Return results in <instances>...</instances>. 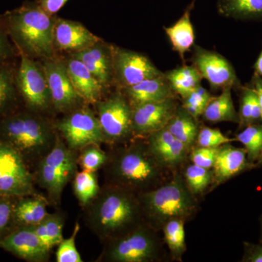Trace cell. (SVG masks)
<instances>
[{"label": "cell", "instance_id": "cell-7", "mask_svg": "<svg viewBox=\"0 0 262 262\" xmlns=\"http://www.w3.org/2000/svg\"><path fill=\"white\" fill-rule=\"evenodd\" d=\"M154 230L151 226L141 224L125 235L110 241L103 251V261H154L159 253V243Z\"/></svg>", "mask_w": 262, "mask_h": 262}, {"label": "cell", "instance_id": "cell-2", "mask_svg": "<svg viewBox=\"0 0 262 262\" xmlns=\"http://www.w3.org/2000/svg\"><path fill=\"white\" fill-rule=\"evenodd\" d=\"M107 155L104 166L108 184L138 195L163 184L166 168L155 158L147 142H133Z\"/></svg>", "mask_w": 262, "mask_h": 262}, {"label": "cell", "instance_id": "cell-43", "mask_svg": "<svg viewBox=\"0 0 262 262\" xmlns=\"http://www.w3.org/2000/svg\"><path fill=\"white\" fill-rule=\"evenodd\" d=\"M242 261L262 262V244H244V255Z\"/></svg>", "mask_w": 262, "mask_h": 262}, {"label": "cell", "instance_id": "cell-12", "mask_svg": "<svg viewBox=\"0 0 262 262\" xmlns=\"http://www.w3.org/2000/svg\"><path fill=\"white\" fill-rule=\"evenodd\" d=\"M113 53L114 83L120 90L164 75L142 53L115 46H113Z\"/></svg>", "mask_w": 262, "mask_h": 262}, {"label": "cell", "instance_id": "cell-33", "mask_svg": "<svg viewBox=\"0 0 262 262\" xmlns=\"http://www.w3.org/2000/svg\"><path fill=\"white\" fill-rule=\"evenodd\" d=\"M236 135L238 141L246 149L248 159L251 163L256 161L261 163L262 160V125L253 124L248 125Z\"/></svg>", "mask_w": 262, "mask_h": 262}, {"label": "cell", "instance_id": "cell-24", "mask_svg": "<svg viewBox=\"0 0 262 262\" xmlns=\"http://www.w3.org/2000/svg\"><path fill=\"white\" fill-rule=\"evenodd\" d=\"M165 127L190 149L196 143L201 129L198 119L191 115L182 106H178Z\"/></svg>", "mask_w": 262, "mask_h": 262}, {"label": "cell", "instance_id": "cell-5", "mask_svg": "<svg viewBox=\"0 0 262 262\" xmlns=\"http://www.w3.org/2000/svg\"><path fill=\"white\" fill-rule=\"evenodd\" d=\"M184 178L174 176L154 189L138 194L144 218L153 229L174 219L185 220L194 213L196 201Z\"/></svg>", "mask_w": 262, "mask_h": 262}, {"label": "cell", "instance_id": "cell-37", "mask_svg": "<svg viewBox=\"0 0 262 262\" xmlns=\"http://www.w3.org/2000/svg\"><path fill=\"white\" fill-rule=\"evenodd\" d=\"M78 164L82 170L96 172L104 166L107 161L108 155L99 147L98 144H90L80 150Z\"/></svg>", "mask_w": 262, "mask_h": 262}, {"label": "cell", "instance_id": "cell-15", "mask_svg": "<svg viewBox=\"0 0 262 262\" xmlns=\"http://www.w3.org/2000/svg\"><path fill=\"white\" fill-rule=\"evenodd\" d=\"M175 97L160 101L142 103L133 107L134 137H148L166 126L178 107Z\"/></svg>", "mask_w": 262, "mask_h": 262}, {"label": "cell", "instance_id": "cell-35", "mask_svg": "<svg viewBox=\"0 0 262 262\" xmlns=\"http://www.w3.org/2000/svg\"><path fill=\"white\" fill-rule=\"evenodd\" d=\"M184 179L192 194H199L213 182V170L192 164L186 168Z\"/></svg>", "mask_w": 262, "mask_h": 262}, {"label": "cell", "instance_id": "cell-32", "mask_svg": "<svg viewBox=\"0 0 262 262\" xmlns=\"http://www.w3.org/2000/svg\"><path fill=\"white\" fill-rule=\"evenodd\" d=\"M184 221L174 219L167 222L163 227L165 243L176 259H181L187 250Z\"/></svg>", "mask_w": 262, "mask_h": 262}, {"label": "cell", "instance_id": "cell-6", "mask_svg": "<svg viewBox=\"0 0 262 262\" xmlns=\"http://www.w3.org/2000/svg\"><path fill=\"white\" fill-rule=\"evenodd\" d=\"M78 156L58 134L53 149L38 164L37 181L50 201L58 204L63 189L77 173Z\"/></svg>", "mask_w": 262, "mask_h": 262}, {"label": "cell", "instance_id": "cell-25", "mask_svg": "<svg viewBox=\"0 0 262 262\" xmlns=\"http://www.w3.org/2000/svg\"><path fill=\"white\" fill-rule=\"evenodd\" d=\"M202 116L212 123L230 122L238 124L239 115L234 107L232 89H223L220 96L213 97Z\"/></svg>", "mask_w": 262, "mask_h": 262}, {"label": "cell", "instance_id": "cell-42", "mask_svg": "<svg viewBox=\"0 0 262 262\" xmlns=\"http://www.w3.org/2000/svg\"><path fill=\"white\" fill-rule=\"evenodd\" d=\"M13 217H14V207L10 202L0 200V232L7 228Z\"/></svg>", "mask_w": 262, "mask_h": 262}, {"label": "cell", "instance_id": "cell-22", "mask_svg": "<svg viewBox=\"0 0 262 262\" xmlns=\"http://www.w3.org/2000/svg\"><path fill=\"white\" fill-rule=\"evenodd\" d=\"M121 91L132 108L142 103L155 102L176 97L175 93L170 87L165 73L160 77L141 81L139 83Z\"/></svg>", "mask_w": 262, "mask_h": 262}, {"label": "cell", "instance_id": "cell-16", "mask_svg": "<svg viewBox=\"0 0 262 262\" xmlns=\"http://www.w3.org/2000/svg\"><path fill=\"white\" fill-rule=\"evenodd\" d=\"M100 39L80 22L55 18L53 42L56 51L72 54L83 51Z\"/></svg>", "mask_w": 262, "mask_h": 262}, {"label": "cell", "instance_id": "cell-14", "mask_svg": "<svg viewBox=\"0 0 262 262\" xmlns=\"http://www.w3.org/2000/svg\"><path fill=\"white\" fill-rule=\"evenodd\" d=\"M193 65L203 78L206 79L211 89L241 90L243 87L230 62L217 52L194 46Z\"/></svg>", "mask_w": 262, "mask_h": 262}, {"label": "cell", "instance_id": "cell-28", "mask_svg": "<svg viewBox=\"0 0 262 262\" xmlns=\"http://www.w3.org/2000/svg\"><path fill=\"white\" fill-rule=\"evenodd\" d=\"M220 14L237 20L262 18V0H218Z\"/></svg>", "mask_w": 262, "mask_h": 262}, {"label": "cell", "instance_id": "cell-19", "mask_svg": "<svg viewBox=\"0 0 262 262\" xmlns=\"http://www.w3.org/2000/svg\"><path fill=\"white\" fill-rule=\"evenodd\" d=\"M146 142L155 158L166 168L184 163L190 150L165 127L148 136Z\"/></svg>", "mask_w": 262, "mask_h": 262}, {"label": "cell", "instance_id": "cell-30", "mask_svg": "<svg viewBox=\"0 0 262 262\" xmlns=\"http://www.w3.org/2000/svg\"><path fill=\"white\" fill-rule=\"evenodd\" d=\"M30 227L48 249L58 246L63 239V219L60 215L49 214L40 224Z\"/></svg>", "mask_w": 262, "mask_h": 262}, {"label": "cell", "instance_id": "cell-29", "mask_svg": "<svg viewBox=\"0 0 262 262\" xmlns=\"http://www.w3.org/2000/svg\"><path fill=\"white\" fill-rule=\"evenodd\" d=\"M239 100V128L244 129L253 124H261V108L258 95L254 88L244 87L241 89Z\"/></svg>", "mask_w": 262, "mask_h": 262}, {"label": "cell", "instance_id": "cell-31", "mask_svg": "<svg viewBox=\"0 0 262 262\" xmlns=\"http://www.w3.org/2000/svg\"><path fill=\"white\" fill-rule=\"evenodd\" d=\"M18 90L13 70L0 64V115L10 111L17 102Z\"/></svg>", "mask_w": 262, "mask_h": 262}, {"label": "cell", "instance_id": "cell-26", "mask_svg": "<svg viewBox=\"0 0 262 262\" xmlns=\"http://www.w3.org/2000/svg\"><path fill=\"white\" fill-rule=\"evenodd\" d=\"M48 201L40 195L33 194L21 200L14 207V218L24 227H34L40 224L49 215Z\"/></svg>", "mask_w": 262, "mask_h": 262}, {"label": "cell", "instance_id": "cell-17", "mask_svg": "<svg viewBox=\"0 0 262 262\" xmlns=\"http://www.w3.org/2000/svg\"><path fill=\"white\" fill-rule=\"evenodd\" d=\"M0 247L29 261H48L50 251L30 227H24L0 241Z\"/></svg>", "mask_w": 262, "mask_h": 262}, {"label": "cell", "instance_id": "cell-1", "mask_svg": "<svg viewBox=\"0 0 262 262\" xmlns=\"http://www.w3.org/2000/svg\"><path fill=\"white\" fill-rule=\"evenodd\" d=\"M84 207L86 226L104 242L128 233L144 218L137 195L113 184L100 188L97 195Z\"/></svg>", "mask_w": 262, "mask_h": 262}, {"label": "cell", "instance_id": "cell-47", "mask_svg": "<svg viewBox=\"0 0 262 262\" xmlns=\"http://www.w3.org/2000/svg\"><path fill=\"white\" fill-rule=\"evenodd\" d=\"M260 229H261V244H262V214L260 217Z\"/></svg>", "mask_w": 262, "mask_h": 262}, {"label": "cell", "instance_id": "cell-8", "mask_svg": "<svg viewBox=\"0 0 262 262\" xmlns=\"http://www.w3.org/2000/svg\"><path fill=\"white\" fill-rule=\"evenodd\" d=\"M96 105L105 143L114 145L125 144L134 137L133 108L122 91L100 100Z\"/></svg>", "mask_w": 262, "mask_h": 262}, {"label": "cell", "instance_id": "cell-45", "mask_svg": "<svg viewBox=\"0 0 262 262\" xmlns=\"http://www.w3.org/2000/svg\"><path fill=\"white\" fill-rule=\"evenodd\" d=\"M252 86L254 88L256 94L258 95V101H259L260 108L261 114V125H262V78L258 74L254 72L252 77Z\"/></svg>", "mask_w": 262, "mask_h": 262}, {"label": "cell", "instance_id": "cell-38", "mask_svg": "<svg viewBox=\"0 0 262 262\" xmlns=\"http://www.w3.org/2000/svg\"><path fill=\"white\" fill-rule=\"evenodd\" d=\"M79 231L80 225L77 222L71 237L62 239L61 242L58 245L56 254L57 262H82L75 245L76 237Z\"/></svg>", "mask_w": 262, "mask_h": 262}, {"label": "cell", "instance_id": "cell-40", "mask_svg": "<svg viewBox=\"0 0 262 262\" xmlns=\"http://www.w3.org/2000/svg\"><path fill=\"white\" fill-rule=\"evenodd\" d=\"M219 148L198 146L191 152L192 164L203 168L212 169L214 165Z\"/></svg>", "mask_w": 262, "mask_h": 262}, {"label": "cell", "instance_id": "cell-46", "mask_svg": "<svg viewBox=\"0 0 262 262\" xmlns=\"http://www.w3.org/2000/svg\"><path fill=\"white\" fill-rule=\"evenodd\" d=\"M253 68H254L255 72L258 74L262 78V51L259 56H258L256 63L253 66Z\"/></svg>", "mask_w": 262, "mask_h": 262}, {"label": "cell", "instance_id": "cell-3", "mask_svg": "<svg viewBox=\"0 0 262 262\" xmlns=\"http://www.w3.org/2000/svg\"><path fill=\"white\" fill-rule=\"evenodd\" d=\"M5 28L20 54L33 59L56 57L53 42L55 18L35 2H27L8 12L3 19Z\"/></svg>", "mask_w": 262, "mask_h": 262}, {"label": "cell", "instance_id": "cell-9", "mask_svg": "<svg viewBox=\"0 0 262 262\" xmlns=\"http://www.w3.org/2000/svg\"><path fill=\"white\" fill-rule=\"evenodd\" d=\"M67 145L80 151L90 144L105 143L98 117L87 106H81L55 124Z\"/></svg>", "mask_w": 262, "mask_h": 262}, {"label": "cell", "instance_id": "cell-23", "mask_svg": "<svg viewBox=\"0 0 262 262\" xmlns=\"http://www.w3.org/2000/svg\"><path fill=\"white\" fill-rule=\"evenodd\" d=\"M195 1L192 0L184 10L182 16L173 26L164 27L174 51L179 53L182 60H184V54L190 51L194 44L195 36L191 21V12L194 8Z\"/></svg>", "mask_w": 262, "mask_h": 262}, {"label": "cell", "instance_id": "cell-39", "mask_svg": "<svg viewBox=\"0 0 262 262\" xmlns=\"http://www.w3.org/2000/svg\"><path fill=\"white\" fill-rule=\"evenodd\" d=\"M234 141L236 139L227 137L220 129L203 127L200 129L196 143L198 146L216 148Z\"/></svg>", "mask_w": 262, "mask_h": 262}, {"label": "cell", "instance_id": "cell-20", "mask_svg": "<svg viewBox=\"0 0 262 262\" xmlns=\"http://www.w3.org/2000/svg\"><path fill=\"white\" fill-rule=\"evenodd\" d=\"M248 159L246 149L229 144L219 148L213 165V181L217 184L225 182L248 169L256 166Z\"/></svg>", "mask_w": 262, "mask_h": 262}, {"label": "cell", "instance_id": "cell-11", "mask_svg": "<svg viewBox=\"0 0 262 262\" xmlns=\"http://www.w3.org/2000/svg\"><path fill=\"white\" fill-rule=\"evenodd\" d=\"M34 194V180L23 157L0 140V194L22 196Z\"/></svg>", "mask_w": 262, "mask_h": 262}, {"label": "cell", "instance_id": "cell-27", "mask_svg": "<svg viewBox=\"0 0 262 262\" xmlns=\"http://www.w3.org/2000/svg\"><path fill=\"white\" fill-rule=\"evenodd\" d=\"M170 87L176 95L185 97L201 85L203 77L194 65H184L165 73Z\"/></svg>", "mask_w": 262, "mask_h": 262}, {"label": "cell", "instance_id": "cell-36", "mask_svg": "<svg viewBox=\"0 0 262 262\" xmlns=\"http://www.w3.org/2000/svg\"><path fill=\"white\" fill-rule=\"evenodd\" d=\"M212 98L213 96L211 94L201 85L185 97L182 98V106L191 115L198 119V117L203 115Z\"/></svg>", "mask_w": 262, "mask_h": 262}, {"label": "cell", "instance_id": "cell-41", "mask_svg": "<svg viewBox=\"0 0 262 262\" xmlns=\"http://www.w3.org/2000/svg\"><path fill=\"white\" fill-rule=\"evenodd\" d=\"M9 37L5 25L0 24V64L5 63L14 54Z\"/></svg>", "mask_w": 262, "mask_h": 262}, {"label": "cell", "instance_id": "cell-18", "mask_svg": "<svg viewBox=\"0 0 262 262\" xmlns=\"http://www.w3.org/2000/svg\"><path fill=\"white\" fill-rule=\"evenodd\" d=\"M70 55L82 61L104 89L114 83L113 45L101 39L83 51Z\"/></svg>", "mask_w": 262, "mask_h": 262}, {"label": "cell", "instance_id": "cell-21", "mask_svg": "<svg viewBox=\"0 0 262 262\" xmlns=\"http://www.w3.org/2000/svg\"><path fill=\"white\" fill-rule=\"evenodd\" d=\"M64 61L77 94L84 103L96 104L102 98L104 87L78 58L70 54Z\"/></svg>", "mask_w": 262, "mask_h": 262}, {"label": "cell", "instance_id": "cell-10", "mask_svg": "<svg viewBox=\"0 0 262 262\" xmlns=\"http://www.w3.org/2000/svg\"><path fill=\"white\" fill-rule=\"evenodd\" d=\"M15 78L18 92L31 110L39 114L53 106L47 77L42 64L21 54Z\"/></svg>", "mask_w": 262, "mask_h": 262}, {"label": "cell", "instance_id": "cell-13", "mask_svg": "<svg viewBox=\"0 0 262 262\" xmlns=\"http://www.w3.org/2000/svg\"><path fill=\"white\" fill-rule=\"evenodd\" d=\"M42 65L47 77L53 107L57 112L67 114L82 106L84 101L72 83L65 61L56 56L42 60Z\"/></svg>", "mask_w": 262, "mask_h": 262}, {"label": "cell", "instance_id": "cell-44", "mask_svg": "<svg viewBox=\"0 0 262 262\" xmlns=\"http://www.w3.org/2000/svg\"><path fill=\"white\" fill-rule=\"evenodd\" d=\"M48 15L53 16L63 8L69 0H36Z\"/></svg>", "mask_w": 262, "mask_h": 262}, {"label": "cell", "instance_id": "cell-48", "mask_svg": "<svg viewBox=\"0 0 262 262\" xmlns=\"http://www.w3.org/2000/svg\"><path fill=\"white\" fill-rule=\"evenodd\" d=\"M261 163H262V160H261Z\"/></svg>", "mask_w": 262, "mask_h": 262}, {"label": "cell", "instance_id": "cell-4", "mask_svg": "<svg viewBox=\"0 0 262 262\" xmlns=\"http://www.w3.org/2000/svg\"><path fill=\"white\" fill-rule=\"evenodd\" d=\"M55 125L37 114L20 113L6 117L0 122V135L22 157L41 160L56 143Z\"/></svg>", "mask_w": 262, "mask_h": 262}, {"label": "cell", "instance_id": "cell-34", "mask_svg": "<svg viewBox=\"0 0 262 262\" xmlns=\"http://www.w3.org/2000/svg\"><path fill=\"white\" fill-rule=\"evenodd\" d=\"M72 184L76 198L82 207L89 204L100 190L96 172L82 170L75 174Z\"/></svg>", "mask_w": 262, "mask_h": 262}]
</instances>
